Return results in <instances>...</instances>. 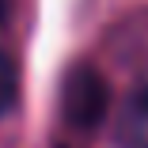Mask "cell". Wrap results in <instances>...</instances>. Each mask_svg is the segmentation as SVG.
Masks as SVG:
<instances>
[{"mask_svg":"<svg viewBox=\"0 0 148 148\" xmlns=\"http://www.w3.org/2000/svg\"><path fill=\"white\" fill-rule=\"evenodd\" d=\"M15 95H19V76H15V65H12V57L0 49V118H4V114L15 106Z\"/></svg>","mask_w":148,"mask_h":148,"instance_id":"cell-3","label":"cell"},{"mask_svg":"<svg viewBox=\"0 0 148 148\" xmlns=\"http://www.w3.org/2000/svg\"><path fill=\"white\" fill-rule=\"evenodd\" d=\"M118 140L122 148H148V84H137L118 110Z\"/></svg>","mask_w":148,"mask_h":148,"instance_id":"cell-2","label":"cell"},{"mask_svg":"<svg viewBox=\"0 0 148 148\" xmlns=\"http://www.w3.org/2000/svg\"><path fill=\"white\" fill-rule=\"evenodd\" d=\"M110 106V91L106 80L91 69V65H76L69 69L65 84H61V118L72 129H95Z\"/></svg>","mask_w":148,"mask_h":148,"instance_id":"cell-1","label":"cell"},{"mask_svg":"<svg viewBox=\"0 0 148 148\" xmlns=\"http://www.w3.org/2000/svg\"><path fill=\"white\" fill-rule=\"evenodd\" d=\"M8 19V0H0V23Z\"/></svg>","mask_w":148,"mask_h":148,"instance_id":"cell-4","label":"cell"}]
</instances>
